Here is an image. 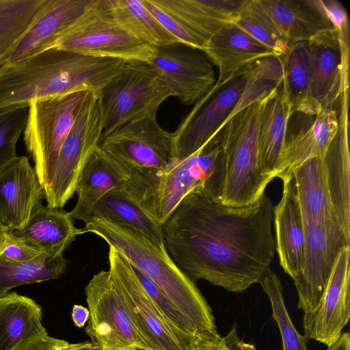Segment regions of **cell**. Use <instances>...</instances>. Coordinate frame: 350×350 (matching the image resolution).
Masks as SVG:
<instances>
[{
	"mask_svg": "<svg viewBox=\"0 0 350 350\" xmlns=\"http://www.w3.org/2000/svg\"><path fill=\"white\" fill-rule=\"evenodd\" d=\"M350 246L342 247L319 302L304 312L303 327L306 339L330 347L342 334L350 317Z\"/></svg>",
	"mask_w": 350,
	"mask_h": 350,
	"instance_id": "9a60e30c",
	"label": "cell"
},
{
	"mask_svg": "<svg viewBox=\"0 0 350 350\" xmlns=\"http://www.w3.org/2000/svg\"><path fill=\"white\" fill-rule=\"evenodd\" d=\"M96 96L103 136L129 122L156 117L161 105L173 93L157 68L135 61L126 62Z\"/></svg>",
	"mask_w": 350,
	"mask_h": 350,
	"instance_id": "52a82bcc",
	"label": "cell"
},
{
	"mask_svg": "<svg viewBox=\"0 0 350 350\" xmlns=\"http://www.w3.org/2000/svg\"><path fill=\"white\" fill-rule=\"evenodd\" d=\"M191 350H225L222 338L215 332L196 336Z\"/></svg>",
	"mask_w": 350,
	"mask_h": 350,
	"instance_id": "ee69618b",
	"label": "cell"
},
{
	"mask_svg": "<svg viewBox=\"0 0 350 350\" xmlns=\"http://www.w3.org/2000/svg\"><path fill=\"white\" fill-rule=\"evenodd\" d=\"M28 108L21 109L0 117V170L17 157L16 145L23 132Z\"/></svg>",
	"mask_w": 350,
	"mask_h": 350,
	"instance_id": "f35d334b",
	"label": "cell"
},
{
	"mask_svg": "<svg viewBox=\"0 0 350 350\" xmlns=\"http://www.w3.org/2000/svg\"><path fill=\"white\" fill-rule=\"evenodd\" d=\"M130 172L98 145L93 150L80 174L76 191L77 202L71 211L73 219L85 222L97 202L116 188H124Z\"/></svg>",
	"mask_w": 350,
	"mask_h": 350,
	"instance_id": "cb8c5ba5",
	"label": "cell"
},
{
	"mask_svg": "<svg viewBox=\"0 0 350 350\" xmlns=\"http://www.w3.org/2000/svg\"><path fill=\"white\" fill-rule=\"evenodd\" d=\"M92 217L133 229L157 247L165 248L161 226L135 203L124 188H116L105 194L95 205Z\"/></svg>",
	"mask_w": 350,
	"mask_h": 350,
	"instance_id": "4dcf8cb0",
	"label": "cell"
},
{
	"mask_svg": "<svg viewBox=\"0 0 350 350\" xmlns=\"http://www.w3.org/2000/svg\"><path fill=\"white\" fill-rule=\"evenodd\" d=\"M53 48L126 62H150L156 46L134 24L119 0H91Z\"/></svg>",
	"mask_w": 350,
	"mask_h": 350,
	"instance_id": "5b68a950",
	"label": "cell"
},
{
	"mask_svg": "<svg viewBox=\"0 0 350 350\" xmlns=\"http://www.w3.org/2000/svg\"><path fill=\"white\" fill-rule=\"evenodd\" d=\"M133 269L145 291L174 326L179 330L191 335L199 334L191 321L160 289L154 281L139 270L134 267Z\"/></svg>",
	"mask_w": 350,
	"mask_h": 350,
	"instance_id": "74e56055",
	"label": "cell"
},
{
	"mask_svg": "<svg viewBox=\"0 0 350 350\" xmlns=\"http://www.w3.org/2000/svg\"><path fill=\"white\" fill-rule=\"evenodd\" d=\"M66 269L63 254L43 253L28 262H14L0 256V297L15 287L57 279Z\"/></svg>",
	"mask_w": 350,
	"mask_h": 350,
	"instance_id": "d6a6232c",
	"label": "cell"
},
{
	"mask_svg": "<svg viewBox=\"0 0 350 350\" xmlns=\"http://www.w3.org/2000/svg\"><path fill=\"white\" fill-rule=\"evenodd\" d=\"M273 220L265 193L252 204L234 206L194 191L161 227L168 254L189 278L241 293L270 269L276 252Z\"/></svg>",
	"mask_w": 350,
	"mask_h": 350,
	"instance_id": "6da1fadb",
	"label": "cell"
},
{
	"mask_svg": "<svg viewBox=\"0 0 350 350\" xmlns=\"http://www.w3.org/2000/svg\"><path fill=\"white\" fill-rule=\"evenodd\" d=\"M25 243L50 255L63 254L77 235L85 233L75 226L70 213L38 204L23 228L10 230Z\"/></svg>",
	"mask_w": 350,
	"mask_h": 350,
	"instance_id": "d4e9b609",
	"label": "cell"
},
{
	"mask_svg": "<svg viewBox=\"0 0 350 350\" xmlns=\"http://www.w3.org/2000/svg\"><path fill=\"white\" fill-rule=\"evenodd\" d=\"M282 83L261 98L258 126L259 162L262 174L272 180L282 172V157L292 115Z\"/></svg>",
	"mask_w": 350,
	"mask_h": 350,
	"instance_id": "7402d4cb",
	"label": "cell"
},
{
	"mask_svg": "<svg viewBox=\"0 0 350 350\" xmlns=\"http://www.w3.org/2000/svg\"><path fill=\"white\" fill-rule=\"evenodd\" d=\"M327 350H350V335L349 332L342 333L338 340L329 347Z\"/></svg>",
	"mask_w": 350,
	"mask_h": 350,
	"instance_id": "7dc6e473",
	"label": "cell"
},
{
	"mask_svg": "<svg viewBox=\"0 0 350 350\" xmlns=\"http://www.w3.org/2000/svg\"><path fill=\"white\" fill-rule=\"evenodd\" d=\"M143 1L146 8L178 42L201 51L206 49L207 44L198 38L177 16L161 5L157 0Z\"/></svg>",
	"mask_w": 350,
	"mask_h": 350,
	"instance_id": "ab89813d",
	"label": "cell"
},
{
	"mask_svg": "<svg viewBox=\"0 0 350 350\" xmlns=\"http://www.w3.org/2000/svg\"><path fill=\"white\" fill-rule=\"evenodd\" d=\"M291 171L304 230L320 226H340L342 228L330 201L322 157L308 159Z\"/></svg>",
	"mask_w": 350,
	"mask_h": 350,
	"instance_id": "484cf974",
	"label": "cell"
},
{
	"mask_svg": "<svg viewBox=\"0 0 350 350\" xmlns=\"http://www.w3.org/2000/svg\"><path fill=\"white\" fill-rule=\"evenodd\" d=\"M218 68L216 84L226 85L247 66L266 57L273 51L234 23L223 26L208 42L202 51Z\"/></svg>",
	"mask_w": 350,
	"mask_h": 350,
	"instance_id": "44dd1931",
	"label": "cell"
},
{
	"mask_svg": "<svg viewBox=\"0 0 350 350\" xmlns=\"http://www.w3.org/2000/svg\"><path fill=\"white\" fill-rule=\"evenodd\" d=\"M83 231L99 236L133 267L154 281L199 334L217 331L213 311L206 300L165 248L157 247L133 229L96 217L85 222Z\"/></svg>",
	"mask_w": 350,
	"mask_h": 350,
	"instance_id": "3957f363",
	"label": "cell"
},
{
	"mask_svg": "<svg viewBox=\"0 0 350 350\" xmlns=\"http://www.w3.org/2000/svg\"><path fill=\"white\" fill-rule=\"evenodd\" d=\"M325 10L338 33L340 43L349 46V28L347 12L343 5L334 0L322 1Z\"/></svg>",
	"mask_w": 350,
	"mask_h": 350,
	"instance_id": "7bdbcfd3",
	"label": "cell"
},
{
	"mask_svg": "<svg viewBox=\"0 0 350 350\" xmlns=\"http://www.w3.org/2000/svg\"><path fill=\"white\" fill-rule=\"evenodd\" d=\"M108 258L109 270L142 334L157 349L191 350L196 335L179 330L168 321L145 291L131 265L111 247Z\"/></svg>",
	"mask_w": 350,
	"mask_h": 350,
	"instance_id": "7c38bea8",
	"label": "cell"
},
{
	"mask_svg": "<svg viewBox=\"0 0 350 350\" xmlns=\"http://www.w3.org/2000/svg\"><path fill=\"white\" fill-rule=\"evenodd\" d=\"M338 125V111L334 107L326 108L315 115L308 126L286 135L280 176L308 159L322 157L336 134Z\"/></svg>",
	"mask_w": 350,
	"mask_h": 350,
	"instance_id": "f1b7e54d",
	"label": "cell"
},
{
	"mask_svg": "<svg viewBox=\"0 0 350 350\" xmlns=\"http://www.w3.org/2000/svg\"><path fill=\"white\" fill-rule=\"evenodd\" d=\"M260 3L291 45L334 29L322 0H260Z\"/></svg>",
	"mask_w": 350,
	"mask_h": 350,
	"instance_id": "4316f807",
	"label": "cell"
},
{
	"mask_svg": "<svg viewBox=\"0 0 350 350\" xmlns=\"http://www.w3.org/2000/svg\"><path fill=\"white\" fill-rule=\"evenodd\" d=\"M45 334L42 308L34 300L15 292L0 297V350Z\"/></svg>",
	"mask_w": 350,
	"mask_h": 350,
	"instance_id": "f546056e",
	"label": "cell"
},
{
	"mask_svg": "<svg viewBox=\"0 0 350 350\" xmlns=\"http://www.w3.org/2000/svg\"><path fill=\"white\" fill-rule=\"evenodd\" d=\"M338 129L322 157L323 174L334 212L350 237V156L348 139L349 87L340 96Z\"/></svg>",
	"mask_w": 350,
	"mask_h": 350,
	"instance_id": "d6986e66",
	"label": "cell"
},
{
	"mask_svg": "<svg viewBox=\"0 0 350 350\" xmlns=\"http://www.w3.org/2000/svg\"><path fill=\"white\" fill-rule=\"evenodd\" d=\"M102 135L98 100L92 92L59 150L53 180L44 195L49 207L62 208L72 197L83 167Z\"/></svg>",
	"mask_w": 350,
	"mask_h": 350,
	"instance_id": "8fae6325",
	"label": "cell"
},
{
	"mask_svg": "<svg viewBox=\"0 0 350 350\" xmlns=\"http://www.w3.org/2000/svg\"><path fill=\"white\" fill-rule=\"evenodd\" d=\"M44 198L27 156H17L0 170V222L9 231L23 228Z\"/></svg>",
	"mask_w": 350,
	"mask_h": 350,
	"instance_id": "ac0fdd59",
	"label": "cell"
},
{
	"mask_svg": "<svg viewBox=\"0 0 350 350\" xmlns=\"http://www.w3.org/2000/svg\"><path fill=\"white\" fill-rule=\"evenodd\" d=\"M46 0H0V67L41 13Z\"/></svg>",
	"mask_w": 350,
	"mask_h": 350,
	"instance_id": "1f68e13d",
	"label": "cell"
},
{
	"mask_svg": "<svg viewBox=\"0 0 350 350\" xmlns=\"http://www.w3.org/2000/svg\"><path fill=\"white\" fill-rule=\"evenodd\" d=\"M200 51L179 42L160 45L150 61L183 105L196 103L216 83L213 67Z\"/></svg>",
	"mask_w": 350,
	"mask_h": 350,
	"instance_id": "2e32d148",
	"label": "cell"
},
{
	"mask_svg": "<svg viewBox=\"0 0 350 350\" xmlns=\"http://www.w3.org/2000/svg\"><path fill=\"white\" fill-rule=\"evenodd\" d=\"M120 2L152 44L157 46L178 42L146 8L143 0H120Z\"/></svg>",
	"mask_w": 350,
	"mask_h": 350,
	"instance_id": "8d00e7d4",
	"label": "cell"
},
{
	"mask_svg": "<svg viewBox=\"0 0 350 350\" xmlns=\"http://www.w3.org/2000/svg\"><path fill=\"white\" fill-rule=\"evenodd\" d=\"M44 252L25 243L8 231L0 247V256L14 262H28L40 256Z\"/></svg>",
	"mask_w": 350,
	"mask_h": 350,
	"instance_id": "b9f144b4",
	"label": "cell"
},
{
	"mask_svg": "<svg viewBox=\"0 0 350 350\" xmlns=\"http://www.w3.org/2000/svg\"><path fill=\"white\" fill-rule=\"evenodd\" d=\"M279 178L282 181V193L279 203L273 206L275 250L281 267L295 284L302 270L305 231L292 171Z\"/></svg>",
	"mask_w": 350,
	"mask_h": 350,
	"instance_id": "ffe728a7",
	"label": "cell"
},
{
	"mask_svg": "<svg viewBox=\"0 0 350 350\" xmlns=\"http://www.w3.org/2000/svg\"><path fill=\"white\" fill-rule=\"evenodd\" d=\"M280 57L282 69V92L291 113H301L308 100L310 81L308 41L293 44Z\"/></svg>",
	"mask_w": 350,
	"mask_h": 350,
	"instance_id": "836d02e7",
	"label": "cell"
},
{
	"mask_svg": "<svg viewBox=\"0 0 350 350\" xmlns=\"http://www.w3.org/2000/svg\"><path fill=\"white\" fill-rule=\"evenodd\" d=\"M224 183V157L220 146L207 145L197 153L170 161L161 169L130 172L126 193L162 226L181 200L200 191L220 199Z\"/></svg>",
	"mask_w": 350,
	"mask_h": 350,
	"instance_id": "277c9868",
	"label": "cell"
},
{
	"mask_svg": "<svg viewBox=\"0 0 350 350\" xmlns=\"http://www.w3.org/2000/svg\"><path fill=\"white\" fill-rule=\"evenodd\" d=\"M234 23L271 49L276 57L283 55L291 46L264 9L260 0H245Z\"/></svg>",
	"mask_w": 350,
	"mask_h": 350,
	"instance_id": "e575fe53",
	"label": "cell"
},
{
	"mask_svg": "<svg viewBox=\"0 0 350 350\" xmlns=\"http://www.w3.org/2000/svg\"><path fill=\"white\" fill-rule=\"evenodd\" d=\"M305 231V252L301 273L295 283L298 293V308L304 312L312 310L319 302L328 282L339 250L349 246L350 239L335 228L324 226Z\"/></svg>",
	"mask_w": 350,
	"mask_h": 350,
	"instance_id": "e0dca14e",
	"label": "cell"
},
{
	"mask_svg": "<svg viewBox=\"0 0 350 350\" xmlns=\"http://www.w3.org/2000/svg\"><path fill=\"white\" fill-rule=\"evenodd\" d=\"M222 340L225 350H257L254 345L245 342L239 338L236 326L232 327Z\"/></svg>",
	"mask_w": 350,
	"mask_h": 350,
	"instance_id": "f6af8a7d",
	"label": "cell"
},
{
	"mask_svg": "<svg viewBox=\"0 0 350 350\" xmlns=\"http://www.w3.org/2000/svg\"><path fill=\"white\" fill-rule=\"evenodd\" d=\"M251 65L226 85L215 83L196 103L172 133L170 161L182 160L197 153L216 137L233 113L244 92Z\"/></svg>",
	"mask_w": 350,
	"mask_h": 350,
	"instance_id": "30bf717a",
	"label": "cell"
},
{
	"mask_svg": "<svg viewBox=\"0 0 350 350\" xmlns=\"http://www.w3.org/2000/svg\"><path fill=\"white\" fill-rule=\"evenodd\" d=\"M8 231L9 230L0 222V247L4 243Z\"/></svg>",
	"mask_w": 350,
	"mask_h": 350,
	"instance_id": "c3c4849f",
	"label": "cell"
},
{
	"mask_svg": "<svg viewBox=\"0 0 350 350\" xmlns=\"http://www.w3.org/2000/svg\"><path fill=\"white\" fill-rule=\"evenodd\" d=\"M259 284L270 301L272 316L281 334L283 350H308L306 338L297 332L288 313L278 275L269 269Z\"/></svg>",
	"mask_w": 350,
	"mask_h": 350,
	"instance_id": "d590c367",
	"label": "cell"
},
{
	"mask_svg": "<svg viewBox=\"0 0 350 350\" xmlns=\"http://www.w3.org/2000/svg\"><path fill=\"white\" fill-rule=\"evenodd\" d=\"M310 81L308 100L301 111L315 116L333 108L349 77V50L342 47L334 29L321 31L308 40Z\"/></svg>",
	"mask_w": 350,
	"mask_h": 350,
	"instance_id": "5bb4252c",
	"label": "cell"
},
{
	"mask_svg": "<svg viewBox=\"0 0 350 350\" xmlns=\"http://www.w3.org/2000/svg\"><path fill=\"white\" fill-rule=\"evenodd\" d=\"M126 62L52 48L0 67V117L34 101L77 92L97 95Z\"/></svg>",
	"mask_w": 350,
	"mask_h": 350,
	"instance_id": "7a4b0ae2",
	"label": "cell"
},
{
	"mask_svg": "<svg viewBox=\"0 0 350 350\" xmlns=\"http://www.w3.org/2000/svg\"><path fill=\"white\" fill-rule=\"evenodd\" d=\"M90 317L85 332L97 350L135 346L157 349L140 332L109 270L94 274L85 287Z\"/></svg>",
	"mask_w": 350,
	"mask_h": 350,
	"instance_id": "9c48e42d",
	"label": "cell"
},
{
	"mask_svg": "<svg viewBox=\"0 0 350 350\" xmlns=\"http://www.w3.org/2000/svg\"><path fill=\"white\" fill-rule=\"evenodd\" d=\"M11 350H97V349L92 342L69 343L45 334L21 342Z\"/></svg>",
	"mask_w": 350,
	"mask_h": 350,
	"instance_id": "60d3db41",
	"label": "cell"
},
{
	"mask_svg": "<svg viewBox=\"0 0 350 350\" xmlns=\"http://www.w3.org/2000/svg\"><path fill=\"white\" fill-rule=\"evenodd\" d=\"M261 98L231 116L216 137L224 157V183L220 200L234 206L258 200L271 181L261 171L258 126Z\"/></svg>",
	"mask_w": 350,
	"mask_h": 350,
	"instance_id": "8992f818",
	"label": "cell"
},
{
	"mask_svg": "<svg viewBox=\"0 0 350 350\" xmlns=\"http://www.w3.org/2000/svg\"><path fill=\"white\" fill-rule=\"evenodd\" d=\"M133 350H163V349H149L146 347H142L138 346L132 347Z\"/></svg>",
	"mask_w": 350,
	"mask_h": 350,
	"instance_id": "681fc988",
	"label": "cell"
},
{
	"mask_svg": "<svg viewBox=\"0 0 350 350\" xmlns=\"http://www.w3.org/2000/svg\"><path fill=\"white\" fill-rule=\"evenodd\" d=\"M91 93L77 92L36 100L28 107L23 141L44 195L53 180L61 147Z\"/></svg>",
	"mask_w": 350,
	"mask_h": 350,
	"instance_id": "ba28073f",
	"label": "cell"
},
{
	"mask_svg": "<svg viewBox=\"0 0 350 350\" xmlns=\"http://www.w3.org/2000/svg\"><path fill=\"white\" fill-rule=\"evenodd\" d=\"M208 44L225 25L234 23L245 0H157Z\"/></svg>",
	"mask_w": 350,
	"mask_h": 350,
	"instance_id": "83f0119b",
	"label": "cell"
},
{
	"mask_svg": "<svg viewBox=\"0 0 350 350\" xmlns=\"http://www.w3.org/2000/svg\"><path fill=\"white\" fill-rule=\"evenodd\" d=\"M71 315L75 326L81 328L88 321L90 312L88 308L81 305L75 304L73 306Z\"/></svg>",
	"mask_w": 350,
	"mask_h": 350,
	"instance_id": "bcb514c9",
	"label": "cell"
},
{
	"mask_svg": "<svg viewBox=\"0 0 350 350\" xmlns=\"http://www.w3.org/2000/svg\"><path fill=\"white\" fill-rule=\"evenodd\" d=\"M172 133L160 126L156 117L126 123L102 136L99 146L129 172L161 169L170 161Z\"/></svg>",
	"mask_w": 350,
	"mask_h": 350,
	"instance_id": "4fadbf2b",
	"label": "cell"
},
{
	"mask_svg": "<svg viewBox=\"0 0 350 350\" xmlns=\"http://www.w3.org/2000/svg\"><path fill=\"white\" fill-rule=\"evenodd\" d=\"M91 0H46L38 18L22 38L8 63L20 62L53 47L83 14Z\"/></svg>",
	"mask_w": 350,
	"mask_h": 350,
	"instance_id": "603a6c76",
	"label": "cell"
}]
</instances>
